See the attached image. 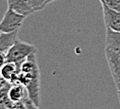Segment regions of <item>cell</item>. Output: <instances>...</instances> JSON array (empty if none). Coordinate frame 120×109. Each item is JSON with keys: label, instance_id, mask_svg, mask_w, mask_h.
Returning a JSON list of instances; mask_svg holds the SVG:
<instances>
[{"label": "cell", "instance_id": "obj_1", "mask_svg": "<svg viewBox=\"0 0 120 109\" xmlns=\"http://www.w3.org/2000/svg\"><path fill=\"white\" fill-rule=\"evenodd\" d=\"M19 84L23 85L28 99L36 105H40V69L36 52L31 53L19 66Z\"/></svg>", "mask_w": 120, "mask_h": 109}, {"label": "cell", "instance_id": "obj_2", "mask_svg": "<svg viewBox=\"0 0 120 109\" xmlns=\"http://www.w3.org/2000/svg\"><path fill=\"white\" fill-rule=\"evenodd\" d=\"M36 51H37V49L33 45L16 40L15 43L13 44V46L6 53L7 62L14 63L19 67L21 66V64L30 55L31 53H34Z\"/></svg>", "mask_w": 120, "mask_h": 109}, {"label": "cell", "instance_id": "obj_3", "mask_svg": "<svg viewBox=\"0 0 120 109\" xmlns=\"http://www.w3.org/2000/svg\"><path fill=\"white\" fill-rule=\"evenodd\" d=\"M25 19H26L25 15H22L12 11L11 9L8 8V10L4 13L2 20L0 21V31L12 32L15 31H19Z\"/></svg>", "mask_w": 120, "mask_h": 109}, {"label": "cell", "instance_id": "obj_4", "mask_svg": "<svg viewBox=\"0 0 120 109\" xmlns=\"http://www.w3.org/2000/svg\"><path fill=\"white\" fill-rule=\"evenodd\" d=\"M105 55L110 67L112 77L117 89V95L120 96V53L105 48Z\"/></svg>", "mask_w": 120, "mask_h": 109}, {"label": "cell", "instance_id": "obj_5", "mask_svg": "<svg viewBox=\"0 0 120 109\" xmlns=\"http://www.w3.org/2000/svg\"><path fill=\"white\" fill-rule=\"evenodd\" d=\"M101 3L103 20L106 28L111 29L114 31H120V12L109 8L106 4Z\"/></svg>", "mask_w": 120, "mask_h": 109}, {"label": "cell", "instance_id": "obj_6", "mask_svg": "<svg viewBox=\"0 0 120 109\" xmlns=\"http://www.w3.org/2000/svg\"><path fill=\"white\" fill-rule=\"evenodd\" d=\"M7 3L10 9L26 17L35 12L31 5V0H7Z\"/></svg>", "mask_w": 120, "mask_h": 109}, {"label": "cell", "instance_id": "obj_7", "mask_svg": "<svg viewBox=\"0 0 120 109\" xmlns=\"http://www.w3.org/2000/svg\"><path fill=\"white\" fill-rule=\"evenodd\" d=\"M0 73L2 77L11 85L19 84L18 75H19V67L14 63L7 62L1 68H0Z\"/></svg>", "mask_w": 120, "mask_h": 109}, {"label": "cell", "instance_id": "obj_8", "mask_svg": "<svg viewBox=\"0 0 120 109\" xmlns=\"http://www.w3.org/2000/svg\"><path fill=\"white\" fill-rule=\"evenodd\" d=\"M105 42V48L120 53V31H114L106 28Z\"/></svg>", "mask_w": 120, "mask_h": 109}, {"label": "cell", "instance_id": "obj_9", "mask_svg": "<svg viewBox=\"0 0 120 109\" xmlns=\"http://www.w3.org/2000/svg\"><path fill=\"white\" fill-rule=\"evenodd\" d=\"M18 31L12 32H1L0 33V51L7 53L8 50L13 46L17 40Z\"/></svg>", "mask_w": 120, "mask_h": 109}, {"label": "cell", "instance_id": "obj_10", "mask_svg": "<svg viewBox=\"0 0 120 109\" xmlns=\"http://www.w3.org/2000/svg\"><path fill=\"white\" fill-rule=\"evenodd\" d=\"M9 96H10V98L12 101L13 103L22 101L26 98L28 97L26 87L21 84L11 85V88H10V91H9Z\"/></svg>", "mask_w": 120, "mask_h": 109}, {"label": "cell", "instance_id": "obj_11", "mask_svg": "<svg viewBox=\"0 0 120 109\" xmlns=\"http://www.w3.org/2000/svg\"><path fill=\"white\" fill-rule=\"evenodd\" d=\"M11 86V85L9 83V82H7V83L0 88V101H1L3 102V104L6 107H8L9 109H13L15 103L12 102V101L11 100V98L9 96V91H10Z\"/></svg>", "mask_w": 120, "mask_h": 109}, {"label": "cell", "instance_id": "obj_12", "mask_svg": "<svg viewBox=\"0 0 120 109\" xmlns=\"http://www.w3.org/2000/svg\"><path fill=\"white\" fill-rule=\"evenodd\" d=\"M99 1L106 4L109 8L120 12V0H99Z\"/></svg>", "mask_w": 120, "mask_h": 109}, {"label": "cell", "instance_id": "obj_13", "mask_svg": "<svg viewBox=\"0 0 120 109\" xmlns=\"http://www.w3.org/2000/svg\"><path fill=\"white\" fill-rule=\"evenodd\" d=\"M45 1L46 0H31V5L34 12H40L45 8Z\"/></svg>", "mask_w": 120, "mask_h": 109}, {"label": "cell", "instance_id": "obj_14", "mask_svg": "<svg viewBox=\"0 0 120 109\" xmlns=\"http://www.w3.org/2000/svg\"><path fill=\"white\" fill-rule=\"evenodd\" d=\"M23 101L25 102V104H26V106L27 109H40L38 105H36L32 101H30V100L28 99V97L26 98Z\"/></svg>", "mask_w": 120, "mask_h": 109}, {"label": "cell", "instance_id": "obj_15", "mask_svg": "<svg viewBox=\"0 0 120 109\" xmlns=\"http://www.w3.org/2000/svg\"><path fill=\"white\" fill-rule=\"evenodd\" d=\"M7 63V58H6V53L0 51V68H1L5 64Z\"/></svg>", "mask_w": 120, "mask_h": 109}, {"label": "cell", "instance_id": "obj_16", "mask_svg": "<svg viewBox=\"0 0 120 109\" xmlns=\"http://www.w3.org/2000/svg\"><path fill=\"white\" fill-rule=\"evenodd\" d=\"M13 109H27V108H26V106L25 102L22 101L16 102V103L14 104V107H13Z\"/></svg>", "mask_w": 120, "mask_h": 109}, {"label": "cell", "instance_id": "obj_17", "mask_svg": "<svg viewBox=\"0 0 120 109\" xmlns=\"http://www.w3.org/2000/svg\"><path fill=\"white\" fill-rule=\"evenodd\" d=\"M7 83V81L2 77V75H1V73H0V88H1L5 84Z\"/></svg>", "mask_w": 120, "mask_h": 109}, {"label": "cell", "instance_id": "obj_18", "mask_svg": "<svg viewBox=\"0 0 120 109\" xmlns=\"http://www.w3.org/2000/svg\"><path fill=\"white\" fill-rule=\"evenodd\" d=\"M0 109H9L8 107H6L4 104H3V102L1 101H0Z\"/></svg>", "mask_w": 120, "mask_h": 109}, {"label": "cell", "instance_id": "obj_19", "mask_svg": "<svg viewBox=\"0 0 120 109\" xmlns=\"http://www.w3.org/2000/svg\"><path fill=\"white\" fill-rule=\"evenodd\" d=\"M54 1H57V0H46V1H45V7H46L48 4H50V3L54 2Z\"/></svg>", "mask_w": 120, "mask_h": 109}, {"label": "cell", "instance_id": "obj_20", "mask_svg": "<svg viewBox=\"0 0 120 109\" xmlns=\"http://www.w3.org/2000/svg\"><path fill=\"white\" fill-rule=\"evenodd\" d=\"M118 99H119V103H120V96L118 97Z\"/></svg>", "mask_w": 120, "mask_h": 109}, {"label": "cell", "instance_id": "obj_21", "mask_svg": "<svg viewBox=\"0 0 120 109\" xmlns=\"http://www.w3.org/2000/svg\"><path fill=\"white\" fill-rule=\"evenodd\" d=\"M0 33H1V31H0Z\"/></svg>", "mask_w": 120, "mask_h": 109}]
</instances>
